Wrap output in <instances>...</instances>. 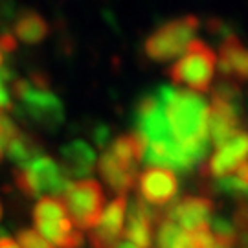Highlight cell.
<instances>
[{"label": "cell", "mask_w": 248, "mask_h": 248, "mask_svg": "<svg viewBox=\"0 0 248 248\" xmlns=\"http://www.w3.org/2000/svg\"><path fill=\"white\" fill-rule=\"evenodd\" d=\"M158 230H156V248H175L178 241L184 237L186 232H182L175 222L168 219L162 210H158Z\"/></svg>", "instance_id": "d6986e66"}, {"label": "cell", "mask_w": 248, "mask_h": 248, "mask_svg": "<svg viewBox=\"0 0 248 248\" xmlns=\"http://www.w3.org/2000/svg\"><path fill=\"white\" fill-rule=\"evenodd\" d=\"M17 131H18L17 125L13 124V122H11L4 112H0V160L4 158L9 140L15 136Z\"/></svg>", "instance_id": "44dd1931"}, {"label": "cell", "mask_w": 248, "mask_h": 248, "mask_svg": "<svg viewBox=\"0 0 248 248\" xmlns=\"http://www.w3.org/2000/svg\"><path fill=\"white\" fill-rule=\"evenodd\" d=\"M248 140L245 129L235 133L224 143H221L212 158L202 166V177L206 178H224L235 173L241 164L247 162Z\"/></svg>", "instance_id": "30bf717a"}, {"label": "cell", "mask_w": 248, "mask_h": 248, "mask_svg": "<svg viewBox=\"0 0 248 248\" xmlns=\"http://www.w3.org/2000/svg\"><path fill=\"white\" fill-rule=\"evenodd\" d=\"M0 219H2V204H0Z\"/></svg>", "instance_id": "4316f807"}, {"label": "cell", "mask_w": 248, "mask_h": 248, "mask_svg": "<svg viewBox=\"0 0 248 248\" xmlns=\"http://www.w3.org/2000/svg\"><path fill=\"white\" fill-rule=\"evenodd\" d=\"M62 164L59 168L62 169L64 177L68 178H79L83 180L89 177L94 171V164H96V153L87 142L76 140L72 143H66L61 149Z\"/></svg>", "instance_id": "5bb4252c"}, {"label": "cell", "mask_w": 248, "mask_h": 248, "mask_svg": "<svg viewBox=\"0 0 248 248\" xmlns=\"http://www.w3.org/2000/svg\"><path fill=\"white\" fill-rule=\"evenodd\" d=\"M158 219V210L136 199L129 208L127 226L124 228V237L138 248L153 247V226Z\"/></svg>", "instance_id": "7c38bea8"}, {"label": "cell", "mask_w": 248, "mask_h": 248, "mask_svg": "<svg viewBox=\"0 0 248 248\" xmlns=\"http://www.w3.org/2000/svg\"><path fill=\"white\" fill-rule=\"evenodd\" d=\"M6 153L11 158V162L17 164V168H24L30 162L43 156V145H41V142L37 140L35 136L17 131L15 136L9 140Z\"/></svg>", "instance_id": "2e32d148"}, {"label": "cell", "mask_w": 248, "mask_h": 248, "mask_svg": "<svg viewBox=\"0 0 248 248\" xmlns=\"http://www.w3.org/2000/svg\"><path fill=\"white\" fill-rule=\"evenodd\" d=\"M219 70L226 79L247 81L248 76V55L241 39L235 33L226 35L219 52Z\"/></svg>", "instance_id": "4fadbf2b"}, {"label": "cell", "mask_w": 248, "mask_h": 248, "mask_svg": "<svg viewBox=\"0 0 248 248\" xmlns=\"http://www.w3.org/2000/svg\"><path fill=\"white\" fill-rule=\"evenodd\" d=\"M66 215L78 230H92L105 210V193L98 180L83 178L70 182L61 195Z\"/></svg>", "instance_id": "3957f363"}, {"label": "cell", "mask_w": 248, "mask_h": 248, "mask_svg": "<svg viewBox=\"0 0 248 248\" xmlns=\"http://www.w3.org/2000/svg\"><path fill=\"white\" fill-rule=\"evenodd\" d=\"M138 178V193L140 201L147 206H155V210H162V206H169L178 195L177 173L166 168L151 166L140 173Z\"/></svg>", "instance_id": "ba28073f"}, {"label": "cell", "mask_w": 248, "mask_h": 248, "mask_svg": "<svg viewBox=\"0 0 248 248\" xmlns=\"http://www.w3.org/2000/svg\"><path fill=\"white\" fill-rule=\"evenodd\" d=\"M199 30V18L195 15H186L177 20L160 26L145 41V53L153 61H171L177 55L184 53L187 45L193 41Z\"/></svg>", "instance_id": "5b68a950"}, {"label": "cell", "mask_w": 248, "mask_h": 248, "mask_svg": "<svg viewBox=\"0 0 248 248\" xmlns=\"http://www.w3.org/2000/svg\"><path fill=\"white\" fill-rule=\"evenodd\" d=\"M116 248H138V247H136V245H133V243H129V241H122V243H120Z\"/></svg>", "instance_id": "484cf974"}, {"label": "cell", "mask_w": 248, "mask_h": 248, "mask_svg": "<svg viewBox=\"0 0 248 248\" xmlns=\"http://www.w3.org/2000/svg\"><path fill=\"white\" fill-rule=\"evenodd\" d=\"M241 122V101H228L212 96V105L208 108V138L215 147L239 133L243 129Z\"/></svg>", "instance_id": "8fae6325"}, {"label": "cell", "mask_w": 248, "mask_h": 248, "mask_svg": "<svg viewBox=\"0 0 248 248\" xmlns=\"http://www.w3.org/2000/svg\"><path fill=\"white\" fill-rule=\"evenodd\" d=\"M17 245L20 248H53L41 233H37L35 230H28V228L17 233Z\"/></svg>", "instance_id": "ffe728a7"}, {"label": "cell", "mask_w": 248, "mask_h": 248, "mask_svg": "<svg viewBox=\"0 0 248 248\" xmlns=\"http://www.w3.org/2000/svg\"><path fill=\"white\" fill-rule=\"evenodd\" d=\"M68 219L66 215V208L62 202L61 197H41L37 201L35 208H33V222L35 224H43V222H55Z\"/></svg>", "instance_id": "ac0fdd59"}, {"label": "cell", "mask_w": 248, "mask_h": 248, "mask_svg": "<svg viewBox=\"0 0 248 248\" xmlns=\"http://www.w3.org/2000/svg\"><path fill=\"white\" fill-rule=\"evenodd\" d=\"M15 79L9 68H0V112L2 108H13V99L8 92V83Z\"/></svg>", "instance_id": "7402d4cb"}, {"label": "cell", "mask_w": 248, "mask_h": 248, "mask_svg": "<svg viewBox=\"0 0 248 248\" xmlns=\"http://www.w3.org/2000/svg\"><path fill=\"white\" fill-rule=\"evenodd\" d=\"M155 98L164 108L175 142L184 147L195 164H201L210 147L208 101L202 98V94L173 89L168 85L160 87Z\"/></svg>", "instance_id": "6da1fadb"}, {"label": "cell", "mask_w": 248, "mask_h": 248, "mask_svg": "<svg viewBox=\"0 0 248 248\" xmlns=\"http://www.w3.org/2000/svg\"><path fill=\"white\" fill-rule=\"evenodd\" d=\"M98 169L101 178L107 182V186L110 187L114 193L125 195L129 193L136 184V171L138 168L124 164L120 160H116L108 151L101 155V158L98 162Z\"/></svg>", "instance_id": "9a60e30c"}, {"label": "cell", "mask_w": 248, "mask_h": 248, "mask_svg": "<svg viewBox=\"0 0 248 248\" xmlns=\"http://www.w3.org/2000/svg\"><path fill=\"white\" fill-rule=\"evenodd\" d=\"M13 177L17 187L26 197H37L43 193H55L53 197H61L70 184L59 164L45 155L24 168H17L13 171Z\"/></svg>", "instance_id": "277c9868"}, {"label": "cell", "mask_w": 248, "mask_h": 248, "mask_svg": "<svg viewBox=\"0 0 248 248\" xmlns=\"http://www.w3.org/2000/svg\"><path fill=\"white\" fill-rule=\"evenodd\" d=\"M0 4H2V0H0Z\"/></svg>", "instance_id": "f1b7e54d"}, {"label": "cell", "mask_w": 248, "mask_h": 248, "mask_svg": "<svg viewBox=\"0 0 248 248\" xmlns=\"http://www.w3.org/2000/svg\"><path fill=\"white\" fill-rule=\"evenodd\" d=\"M213 208L215 204L208 197L187 195L177 202H171L168 208H162V213L175 222L182 232L193 233L210 228Z\"/></svg>", "instance_id": "52a82bcc"}, {"label": "cell", "mask_w": 248, "mask_h": 248, "mask_svg": "<svg viewBox=\"0 0 248 248\" xmlns=\"http://www.w3.org/2000/svg\"><path fill=\"white\" fill-rule=\"evenodd\" d=\"M0 64H2V50H0Z\"/></svg>", "instance_id": "83f0119b"}, {"label": "cell", "mask_w": 248, "mask_h": 248, "mask_svg": "<svg viewBox=\"0 0 248 248\" xmlns=\"http://www.w3.org/2000/svg\"><path fill=\"white\" fill-rule=\"evenodd\" d=\"M127 213V197L118 195L110 201L99 217L98 224L89 232V243L92 248H116L122 243Z\"/></svg>", "instance_id": "9c48e42d"}, {"label": "cell", "mask_w": 248, "mask_h": 248, "mask_svg": "<svg viewBox=\"0 0 248 248\" xmlns=\"http://www.w3.org/2000/svg\"><path fill=\"white\" fill-rule=\"evenodd\" d=\"M17 48V41L13 33H2L0 35V50H6V52H13Z\"/></svg>", "instance_id": "603a6c76"}, {"label": "cell", "mask_w": 248, "mask_h": 248, "mask_svg": "<svg viewBox=\"0 0 248 248\" xmlns=\"http://www.w3.org/2000/svg\"><path fill=\"white\" fill-rule=\"evenodd\" d=\"M13 94L20 99L26 114L43 125L45 129H55L64 120V108L61 99L50 90H37L30 85L28 79H13L11 81Z\"/></svg>", "instance_id": "8992f818"}, {"label": "cell", "mask_w": 248, "mask_h": 248, "mask_svg": "<svg viewBox=\"0 0 248 248\" xmlns=\"http://www.w3.org/2000/svg\"><path fill=\"white\" fill-rule=\"evenodd\" d=\"M0 248H20L17 245V241L11 237H0Z\"/></svg>", "instance_id": "d4e9b609"}, {"label": "cell", "mask_w": 248, "mask_h": 248, "mask_svg": "<svg viewBox=\"0 0 248 248\" xmlns=\"http://www.w3.org/2000/svg\"><path fill=\"white\" fill-rule=\"evenodd\" d=\"M94 138H96V142L103 147V145L107 143V138H108V129H107V127H103V125H101V127H98V129H96V134H94Z\"/></svg>", "instance_id": "cb8c5ba5"}, {"label": "cell", "mask_w": 248, "mask_h": 248, "mask_svg": "<svg viewBox=\"0 0 248 248\" xmlns=\"http://www.w3.org/2000/svg\"><path fill=\"white\" fill-rule=\"evenodd\" d=\"M215 64L217 53L208 45H204L202 41L193 39L184 50V55L169 68V78L175 85H184L191 89V92L202 94L210 90Z\"/></svg>", "instance_id": "7a4b0ae2"}, {"label": "cell", "mask_w": 248, "mask_h": 248, "mask_svg": "<svg viewBox=\"0 0 248 248\" xmlns=\"http://www.w3.org/2000/svg\"><path fill=\"white\" fill-rule=\"evenodd\" d=\"M50 31L48 22L35 11H24L15 22V35L28 45H37Z\"/></svg>", "instance_id": "e0dca14e"}]
</instances>
